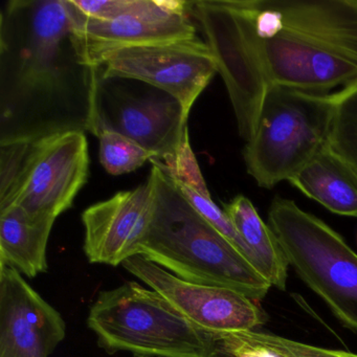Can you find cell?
<instances>
[{
    "mask_svg": "<svg viewBox=\"0 0 357 357\" xmlns=\"http://www.w3.org/2000/svg\"><path fill=\"white\" fill-rule=\"evenodd\" d=\"M73 0H10L0 14V145L91 132L98 70L85 63Z\"/></svg>",
    "mask_w": 357,
    "mask_h": 357,
    "instance_id": "cell-1",
    "label": "cell"
},
{
    "mask_svg": "<svg viewBox=\"0 0 357 357\" xmlns=\"http://www.w3.org/2000/svg\"><path fill=\"white\" fill-rule=\"evenodd\" d=\"M150 162L153 218L139 255L185 281L264 298L268 280L198 213L160 160Z\"/></svg>",
    "mask_w": 357,
    "mask_h": 357,
    "instance_id": "cell-2",
    "label": "cell"
},
{
    "mask_svg": "<svg viewBox=\"0 0 357 357\" xmlns=\"http://www.w3.org/2000/svg\"><path fill=\"white\" fill-rule=\"evenodd\" d=\"M87 326L100 348L135 357H225L218 336L183 317L155 290L126 282L101 291Z\"/></svg>",
    "mask_w": 357,
    "mask_h": 357,
    "instance_id": "cell-3",
    "label": "cell"
},
{
    "mask_svg": "<svg viewBox=\"0 0 357 357\" xmlns=\"http://www.w3.org/2000/svg\"><path fill=\"white\" fill-rule=\"evenodd\" d=\"M336 93L271 85L254 135L243 149L246 171L259 187L290 181L329 143Z\"/></svg>",
    "mask_w": 357,
    "mask_h": 357,
    "instance_id": "cell-4",
    "label": "cell"
},
{
    "mask_svg": "<svg viewBox=\"0 0 357 357\" xmlns=\"http://www.w3.org/2000/svg\"><path fill=\"white\" fill-rule=\"evenodd\" d=\"M267 225L288 264L342 326L357 333V254L337 231L294 200L275 197Z\"/></svg>",
    "mask_w": 357,
    "mask_h": 357,
    "instance_id": "cell-5",
    "label": "cell"
},
{
    "mask_svg": "<svg viewBox=\"0 0 357 357\" xmlns=\"http://www.w3.org/2000/svg\"><path fill=\"white\" fill-rule=\"evenodd\" d=\"M89 172L84 132L58 133L28 143L13 181L0 192V211L17 208L31 218L56 221L73 206Z\"/></svg>",
    "mask_w": 357,
    "mask_h": 357,
    "instance_id": "cell-6",
    "label": "cell"
},
{
    "mask_svg": "<svg viewBox=\"0 0 357 357\" xmlns=\"http://www.w3.org/2000/svg\"><path fill=\"white\" fill-rule=\"evenodd\" d=\"M269 86L327 93L357 83V63L300 33L275 28L256 33L240 0H229Z\"/></svg>",
    "mask_w": 357,
    "mask_h": 357,
    "instance_id": "cell-7",
    "label": "cell"
},
{
    "mask_svg": "<svg viewBox=\"0 0 357 357\" xmlns=\"http://www.w3.org/2000/svg\"><path fill=\"white\" fill-rule=\"evenodd\" d=\"M95 109L93 135L98 137L104 130L120 133L164 164L176 156L188 130L189 116L172 96L155 87L135 93L114 79L101 78L99 70Z\"/></svg>",
    "mask_w": 357,
    "mask_h": 357,
    "instance_id": "cell-8",
    "label": "cell"
},
{
    "mask_svg": "<svg viewBox=\"0 0 357 357\" xmlns=\"http://www.w3.org/2000/svg\"><path fill=\"white\" fill-rule=\"evenodd\" d=\"M188 14L197 22L204 43L216 60L237 120L240 137L248 143L254 135L266 82L255 62L229 0L189 1Z\"/></svg>",
    "mask_w": 357,
    "mask_h": 357,
    "instance_id": "cell-9",
    "label": "cell"
},
{
    "mask_svg": "<svg viewBox=\"0 0 357 357\" xmlns=\"http://www.w3.org/2000/svg\"><path fill=\"white\" fill-rule=\"evenodd\" d=\"M98 70L103 79L139 81L165 91L179 101L188 116L218 73L212 52L197 37L120 50L106 55Z\"/></svg>",
    "mask_w": 357,
    "mask_h": 357,
    "instance_id": "cell-10",
    "label": "cell"
},
{
    "mask_svg": "<svg viewBox=\"0 0 357 357\" xmlns=\"http://www.w3.org/2000/svg\"><path fill=\"white\" fill-rule=\"evenodd\" d=\"M122 266L208 333L221 336L255 331L265 323V313L241 292L185 281L141 255Z\"/></svg>",
    "mask_w": 357,
    "mask_h": 357,
    "instance_id": "cell-11",
    "label": "cell"
},
{
    "mask_svg": "<svg viewBox=\"0 0 357 357\" xmlns=\"http://www.w3.org/2000/svg\"><path fill=\"white\" fill-rule=\"evenodd\" d=\"M153 212V185L149 178L135 189L119 192L87 208L82 222L89 262L116 267L139 256Z\"/></svg>",
    "mask_w": 357,
    "mask_h": 357,
    "instance_id": "cell-12",
    "label": "cell"
},
{
    "mask_svg": "<svg viewBox=\"0 0 357 357\" xmlns=\"http://www.w3.org/2000/svg\"><path fill=\"white\" fill-rule=\"evenodd\" d=\"M66 324L15 269L0 266V357H49Z\"/></svg>",
    "mask_w": 357,
    "mask_h": 357,
    "instance_id": "cell-13",
    "label": "cell"
},
{
    "mask_svg": "<svg viewBox=\"0 0 357 357\" xmlns=\"http://www.w3.org/2000/svg\"><path fill=\"white\" fill-rule=\"evenodd\" d=\"M75 33L83 60L96 70L106 55L120 50L196 38V28L188 15H125L99 20L87 17L78 8Z\"/></svg>",
    "mask_w": 357,
    "mask_h": 357,
    "instance_id": "cell-14",
    "label": "cell"
},
{
    "mask_svg": "<svg viewBox=\"0 0 357 357\" xmlns=\"http://www.w3.org/2000/svg\"><path fill=\"white\" fill-rule=\"evenodd\" d=\"M288 181L330 212L357 217V172L328 146Z\"/></svg>",
    "mask_w": 357,
    "mask_h": 357,
    "instance_id": "cell-15",
    "label": "cell"
},
{
    "mask_svg": "<svg viewBox=\"0 0 357 357\" xmlns=\"http://www.w3.org/2000/svg\"><path fill=\"white\" fill-rule=\"evenodd\" d=\"M55 220L33 219L17 208L0 211V266L35 278L47 273V248Z\"/></svg>",
    "mask_w": 357,
    "mask_h": 357,
    "instance_id": "cell-16",
    "label": "cell"
},
{
    "mask_svg": "<svg viewBox=\"0 0 357 357\" xmlns=\"http://www.w3.org/2000/svg\"><path fill=\"white\" fill-rule=\"evenodd\" d=\"M223 211L252 252L257 269L273 287L285 290L289 264L275 234L262 220L252 202L245 196L238 195L223 204Z\"/></svg>",
    "mask_w": 357,
    "mask_h": 357,
    "instance_id": "cell-17",
    "label": "cell"
},
{
    "mask_svg": "<svg viewBox=\"0 0 357 357\" xmlns=\"http://www.w3.org/2000/svg\"><path fill=\"white\" fill-rule=\"evenodd\" d=\"M87 17L109 20L125 15H188L189 1L183 0H73Z\"/></svg>",
    "mask_w": 357,
    "mask_h": 357,
    "instance_id": "cell-18",
    "label": "cell"
},
{
    "mask_svg": "<svg viewBox=\"0 0 357 357\" xmlns=\"http://www.w3.org/2000/svg\"><path fill=\"white\" fill-rule=\"evenodd\" d=\"M335 93L328 147L357 172V83Z\"/></svg>",
    "mask_w": 357,
    "mask_h": 357,
    "instance_id": "cell-19",
    "label": "cell"
},
{
    "mask_svg": "<svg viewBox=\"0 0 357 357\" xmlns=\"http://www.w3.org/2000/svg\"><path fill=\"white\" fill-rule=\"evenodd\" d=\"M98 137L100 162L109 174L118 176L133 172L148 160L155 158L137 142L120 133L104 130Z\"/></svg>",
    "mask_w": 357,
    "mask_h": 357,
    "instance_id": "cell-20",
    "label": "cell"
},
{
    "mask_svg": "<svg viewBox=\"0 0 357 357\" xmlns=\"http://www.w3.org/2000/svg\"><path fill=\"white\" fill-rule=\"evenodd\" d=\"M234 334L244 342L265 347L281 357H357V354L354 353L311 346L275 334L258 331L239 332Z\"/></svg>",
    "mask_w": 357,
    "mask_h": 357,
    "instance_id": "cell-21",
    "label": "cell"
},
{
    "mask_svg": "<svg viewBox=\"0 0 357 357\" xmlns=\"http://www.w3.org/2000/svg\"><path fill=\"white\" fill-rule=\"evenodd\" d=\"M176 183L181 191L183 192V195L188 198V200L191 202L192 206L198 211V213L202 215L221 235L225 236L241 254H243L254 264L252 252L248 250V246L245 245L238 231H236L233 222H231L229 216L225 214V211L218 208L213 202L212 198L204 197V196L196 193L191 188L187 187L183 183H177V181Z\"/></svg>",
    "mask_w": 357,
    "mask_h": 357,
    "instance_id": "cell-22",
    "label": "cell"
},
{
    "mask_svg": "<svg viewBox=\"0 0 357 357\" xmlns=\"http://www.w3.org/2000/svg\"><path fill=\"white\" fill-rule=\"evenodd\" d=\"M164 165L177 183L191 188L196 193L204 197L211 198L208 185L202 176L199 165L190 144L189 129L185 131L183 143L176 156Z\"/></svg>",
    "mask_w": 357,
    "mask_h": 357,
    "instance_id": "cell-23",
    "label": "cell"
},
{
    "mask_svg": "<svg viewBox=\"0 0 357 357\" xmlns=\"http://www.w3.org/2000/svg\"><path fill=\"white\" fill-rule=\"evenodd\" d=\"M222 344V350L225 356L229 357H281L265 348L256 344L244 342L235 334H225L218 336Z\"/></svg>",
    "mask_w": 357,
    "mask_h": 357,
    "instance_id": "cell-24",
    "label": "cell"
}]
</instances>
